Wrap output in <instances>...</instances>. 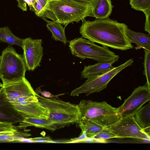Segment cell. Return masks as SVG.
<instances>
[{"label":"cell","instance_id":"obj_1","mask_svg":"<svg viewBox=\"0 0 150 150\" xmlns=\"http://www.w3.org/2000/svg\"><path fill=\"white\" fill-rule=\"evenodd\" d=\"M127 26L108 18L82 21L79 28L83 38L103 46L126 50L133 49L126 34Z\"/></svg>","mask_w":150,"mask_h":150},{"label":"cell","instance_id":"obj_2","mask_svg":"<svg viewBox=\"0 0 150 150\" xmlns=\"http://www.w3.org/2000/svg\"><path fill=\"white\" fill-rule=\"evenodd\" d=\"M55 21L66 27L74 22L82 21L88 17H92V10L88 3L75 0H51L47 7Z\"/></svg>","mask_w":150,"mask_h":150},{"label":"cell","instance_id":"obj_3","mask_svg":"<svg viewBox=\"0 0 150 150\" xmlns=\"http://www.w3.org/2000/svg\"><path fill=\"white\" fill-rule=\"evenodd\" d=\"M78 105L80 112L79 121L91 120L106 127L115 123L121 117L118 108L113 107L105 101L83 100Z\"/></svg>","mask_w":150,"mask_h":150},{"label":"cell","instance_id":"obj_4","mask_svg":"<svg viewBox=\"0 0 150 150\" xmlns=\"http://www.w3.org/2000/svg\"><path fill=\"white\" fill-rule=\"evenodd\" d=\"M38 101L49 111L48 119L54 124L64 127L78 123L80 112L78 105L54 98H48L36 93Z\"/></svg>","mask_w":150,"mask_h":150},{"label":"cell","instance_id":"obj_5","mask_svg":"<svg viewBox=\"0 0 150 150\" xmlns=\"http://www.w3.org/2000/svg\"><path fill=\"white\" fill-rule=\"evenodd\" d=\"M69 47L72 55L82 59H90L98 62L115 63L120 57L108 47L99 46L82 37L71 40Z\"/></svg>","mask_w":150,"mask_h":150},{"label":"cell","instance_id":"obj_6","mask_svg":"<svg viewBox=\"0 0 150 150\" xmlns=\"http://www.w3.org/2000/svg\"><path fill=\"white\" fill-rule=\"evenodd\" d=\"M9 45L2 52L0 61V79L2 84L19 81L25 78L27 70L22 55Z\"/></svg>","mask_w":150,"mask_h":150},{"label":"cell","instance_id":"obj_7","mask_svg":"<svg viewBox=\"0 0 150 150\" xmlns=\"http://www.w3.org/2000/svg\"><path fill=\"white\" fill-rule=\"evenodd\" d=\"M133 62L132 59H129L123 64L117 67H113L101 74L88 78L80 86L73 91L70 95L74 96L84 93L87 96L100 92L106 88L114 77L126 68L131 65Z\"/></svg>","mask_w":150,"mask_h":150},{"label":"cell","instance_id":"obj_8","mask_svg":"<svg viewBox=\"0 0 150 150\" xmlns=\"http://www.w3.org/2000/svg\"><path fill=\"white\" fill-rule=\"evenodd\" d=\"M105 128L118 138H130L150 141V134L139 126L133 115L121 116L115 123Z\"/></svg>","mask_w":150,"mask_h":150},{"label":"cell","instance_id":"obj_9","mask_svg":"<svg viewBox=\"0 0 150 150\" xmlns=\"http://www.w3.org/2000/svg\"><path fill=\"white\" fill-rule=\"evenodd\" d=\"M150 100V88L146 84L135 88L131 94L118 108L120 117L134 115L136 112Z\"/></svg>","mask_w":150,"mask_h":150},{"label":"cell","instance_id":"obj_10","mask_svg":"<svg viewBox=\"0 0 150 150\" xmlns=\"http://www.w3.org/2000/svg\"><path fill=\"white\" fill-rule=\"evenodd\" d=\"M42 43V39H33L30 38L23 39L22 56L27 70L33 71L40 66L43 54Z\"/></svg>","mask_w":150,"mask_h":150},{"label":"cell","instance_id":"obj_11","mask_svg":"<svg viewBox=\"0 0 150 150\" xmlns=\"http://www.w3.org/2000/svg\"><path fill=\"white\" fill-rule=\"evenodd\" d=\"M11 103L23 118L48 119V110L38 101L31 102L27 99H24Z\"/></svg>","mask_w":150,"mask_h":150},{"label":"cell","instance_id":"obj_12","mask_svg":"<svg viewBox=\"0 0 150 150\" xmlns=\"http://www.w3.org/2000/svg\"><path fill=\"white\" fill-rule=\"evenodd\" d=\"M2 87L11 103L22 97L36 96V93L25 77L18 81L3 85Z\"/></svg>","mask_w":150,"mask_h":150},{"label":"cell","instance_id":"obj_13","mask_svg":"<svg viewBox=\"0 0 150 150\" xmlns=\"http://www.w3.org/2000/svg\"><path fill=\"white\" fill-rule=\"evenodd\" d=\"M23 117L15 109L0 87V122L12 124L20 123Z\"/></svg>","mask_w":150,"mask_h":150},{"label":"cell","instance_id":"obj_14","mask_svg":"<svg viewBox=\"0 0 150 150\" xmlns=\"http://www.w3.org/2000/svg\"><path fill=\"white\" fill-rule=\"evenodd\" d=\"M89 4L91 8L92 17L96 19L108 18L113 8L111 0H91Z\"/></svg>","mask_w":150,"mask_h":150},{"label":"cell","instance_id":"obj_15","mask_svg":"<svg viewBox=\"0 0 150 150\" xmlns=\"http://www.w3.org/2000/svg\"><path fill=\"white\" fill-rule=\"evenodd\" d=\"M19 123V125L17 126L18 129H24L29 126H34L54 131L57 129L62 127L54 124L48 119L26 117L24 118L22 121Z\"/></svg>","mask_w":150,"mask_h":150},{"label":"cell","instance_id":"obj_16","mask_svg":"<svg viewBox=\"0 0 150 150\" xmlns=\"http://www.w3.org/2000/svg\"><path fill=\"white\" fill-rule=\"evenodd\" d=\"M111 62H98L93 65L85 66L81 72V79H87L94 76L101 74L112 68V65L114 63Z\"/></svg>","mask_w":150,"mask_h":150},{"label":"cell","instance_id":"obj_17","mask_svg":"<svg viewBox=\"0 0 150 150\" xmlns=\"http://www.w3.org/2000/svg\"><path fill=\"white\" fill-rule=\"evenodd\" d=\"M150 102L140 108L134 115L135 120L144 131L150 134Z\"/></svg>","mask_w":150,"mask_h":150},{"label":"cell","instance_id":"obj_18","mask_svg":"<svg viewBox=\"0 0 150 150\" xmlns=\"http://www.w3.org/2000/svg\"><path fill=\"white\" fill-rule=\"evenodd\" d=\"M127 35L131 43H135L138 48H143L150 50V37L149 34L136 32L128 28Z\"/></svg>","mask_w":150,"mask_h":150},{"label":"cell","instance_id":"obj_19","mask_svg":"<svg viewBox=\"0 0 150 150\" xmlns=\"http://www.w3.org/2000/svg\"><path fill=\"white\" fill-rule=\"evenodd\" d=\"M42 18L47 22L46 26L52 34V38L56 41H60L65 45L68 42L65 33V28L61 24L54 21H48Z\"/></svg>","mask_w":150,"mask_h":150},{"label":"cell","instance_id":"obj_20","mask_svg":"<svg viewBox=\"0 0 150 150\" xmlns=\"http://www.w3.org/2000/svg\"><path fill=\"white\" fill-rule=\"evenodd\" d=\"M78 124L82 131L88 138H92L105 127L91 120L79 121Z\"/></svg>","mask_w":150,"mask_h":150},{"label":"cell","instance_id":"obj_21","mask_svg":"<svg viewBox=\"0 0 150 150\" xmlns=\"http://www.w3.org/2000/svg\"><path fill=\"white\" fill-rule=\"evenodd\" d=\"M23 39L18 38L12 33L8 26L0 28V41L11 45H16L22 47Z\"/></svg>","mask_w":150,"mask_h":150},{"label":"cell","instance_id":"obj_22","mask_svg":"<svg viewBox=\"0 0 150 150\" xmlns=\"http://www.w3.org/2000/svg\"><path fill=\"white\" fill-rule=\"evenodd\" d=\"M30 136L31 134L29 133L18 130L0 135V142L19 141Z\"/></svg>","mask_w":150,"mask_h":150},{"label":"cell","instance_id":"obj_23","mask_svg":"<svg viewBox=\"0 0 150 150\" xmlns=\"http://www.w3.org/2000/svg\"><path fill=\"white\" fill-rule=\"evenodd\" d=\"M131 8L144 13L150 10V0H129Z\"/></svg>","mask_w":150,"mask_h":150},{"label":"cell","instance_id":"obj_24","mask_svg":"<svg viewBox=\"0 0 150 150\" xmlns=\"http://www.w3.org/2000/svg\"><path fill=\"white\" fill-rule=\"evenodd\" d=\"M143 74L146 77V84L150 88V50L144 49Z\"/></svg>","mask_w":150,"mask_h":150},{"label":"cell","instance_id":"obj_25","mask_svg":"<svg viewBox=\"0 0 150 150\" xmlns=\"http://www.w3.org/2000/svg\"><path fill=\"white\" fill-rule=\"evenodd\" d=\"M95 141H104L109 139L118 138L117 136L105 127L102 131L93 137Z\"/></svg>","mask_w":150,"mask_h":150},{"label":"cell","instance_id":"obj_26","mask_svg":"<svg viewBox=\"0 0 150 150\" xmlns=\"http://www.w3.org/2000/svg\"><path fill=\"white\" fill-rule=\"evenodd\" d=\"M18 129L17 126L13 124L0 122V135L9 132H15Z\"/></svg>","mask_w":150,"mask_h":150},{"label":"cell","instance_id":"obj_27","mask_svg":"<svg viewBox=\"0 0 150 150\" xmlns=\"http://www.w3.org/2000/svg\"><path fill=\"white\" fill-rule=\"evenodd\" d=\"M30 141L32 142L55 143L49 136L31 138L28 139Z\"/></svg>","mask_w":150,"mask_h":150},{"label":"cell","instance_id":"obj_28","mask_svg":"<svg viewBox=\"0 0 150 150\" xmlns=\"http://www.w3.org/2000/svg\"><path fill=\"white\" fill-rule=\"evenodd\" d=\"M35 7L34 11L35 14L38 16L42 17L44 12V8L41 3L38 0H35Z\"/></svg>","mask_w":150,"mask_h":150},{"label":"cell","instance_id":"obj_29","mask_svg":"<svg viewBox=\"0 0 150 150\" xmlns=\"http://www.w3.org/2000/svg\"><path fill=\"white\" fill-rule=\"evenodd\" d=\"M146 17L145 23L144 30L150 34V10L144 13Z\"/></svg>","mask_w":150,"mask_h":150},{"label":"cell","instance_id":"obj_30","mask_svg":"<svg viewBox=\"0 0 150 150\" xmlns=\"http://www.w3.org/2000/svg\"><path fill=\"white\" fill-rule=\"evenodd\" d=\"M86 134L83 132H81V135L79 137L72 139H71L70 143L81 142L83 140L87 138Z\"/></svg>","mask_w":150,"mask_h":150},{"label":"cell","instance_id":"obj_31","mask_svg":"<svg viewBox=\"0 0 150 150\" xmlns=\"http://www.w3.org/2000/svg\"><path fill=\"white\" fill-rule=\"evenodd\" d=\"M30 7V9L32 8L33 10L35 7V0H23Z\"/></svg>","mask_w":150,"mask_h":150},{"label":"cell","instance_id":"obj_32","mask_svg":"<svg viewBox=\"0 0 150 150\" xmlns=\"http://www.w3.org/2000/svg\"><path fill=\"white\" fill-rule=\"evenodd\" d=\"M38 1L41 3V4L42 5L44 10V12L41 18H42L43 15L47 11V5L48 4V2L49 1V0H38Z\"/></svg>","mask_w":150,"mask_h":150},{"label":"cell","instance_id":"obj_33","mask_svg":"<svg viewBox=\"0 0 150 150\" xmlns=\"http://www.w3.org/2000/svg\"><path fill=\"white\" fill-rule=\"evenodd\" d=\"M42 95L44 96L47 97H51V96L52 95L49 92H47L46 91H43L40 92Z\"/></svg>","mask_w":150,"mask_h":150},{"label":"cell","instance_id":"obj_34","mask_svg":"<svg viewBox=\"0 0 150 150\" xmlns=\"http://www.w3.org/2000/svg\"><path fill=\"white\" fill-rule=\"evenodd\" d=\"M77 1L83 2H84L86 3H89L91 1V0H75Z\"/></svg>","mask_w":150,"mask_h":150},{"label":"cell","instance_id":"obj_35","mask_svg":"<svg viewBox=\"0 0 150 150\" xmlns=\"http://www.w3.org/2000/svg\"><path fill=\"white\" fill-rule=\"evenodd\" d=\"M3 86V84L0 82V87H2Z\"/></svg>","mask_w":150,"mask_h":150},{"label":"cell","instance_id":"obj_36","mask_svg":"<svg viewBox=\"0 0 150 150\" xmlns=\"http://www.w3.org/2000/svg\"><path fill=\"white\" fill-rule=\"evenodd\" d=\"M1 56H0V60H1Z\"/></svg>","mask_w":150,"mask_h":150},{"label":"cell","instance_id":"obj_37","mask_svg":"<svg viewBox=\"0 0 150 150\" xmlns=\"http://www.w3.org/2000/svg\"><path fill=\"white\" fill-rule=\"evenodd\" d=\"M50 0H49V1H50Z\"/></svg>","mask_w":150,"mask_h":150}]
</instances>
